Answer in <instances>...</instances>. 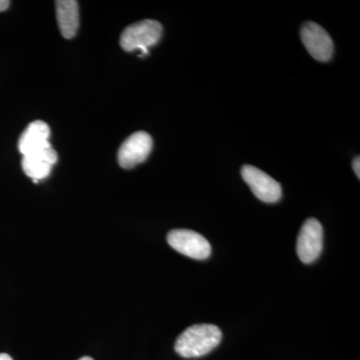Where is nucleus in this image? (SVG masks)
I'll use <instances>...</instances> for the list:
<instances>
[{"label": "nucleus", "instance_id": "obj_1", "mask_svg": "<svg viewBox=\"0 0 360 360\" xmlns=\"http://www.w3.org/2000/svg\"><path fill=\"white\" fill-rule=\"evenodd\" d=\"M221 338V330L217 326L194 324L179 336L174 349L184 359H198L219 347Z\"/></svg>", "mask_w": 360, "mask_h": 360}, {"label": "nucleus", "instance_id": "obj_2", "mask_svg": "<svg viewBox=\"0 0 360 360\" xmlns=\"http://www.w3.org/2000/svg\"><path fill=\"white\" fill-rule=\"evenodd\" d=\"M162 26L158 21L146 20L125 28L120 37V45L125 51L139 49L142 56L148 54V49L160 41Z\"/></svg>", "mask_w": 360, "mask_h": 360}, {"label": "nucleus", "instance_id": "obj_3", "mask_svg": "<svg viewBox=\"0 0 360 360\" xmlns=\"http://www.w3.org/2000/svg\"><path fill=\"white\" fill-rule=\"evenodd\" d=\"M167 243L174 250L193 259H206L212 255V246L207 239L189 229L170 231L167 234Z\"/></svg>", "mask_w": 360, "mask_h": 360}, {"label": "nucleus", "instance_id": "obj_4", "mask_svg": "<svg viewBox=\"0 0 360 360\" xmlns=\"http://www.w3.org/2000/svg\"><path fill=\"white\" fill-rule=\"evenodd\" d=\"M241 175L253 194L264 202L274 203L283 196L281 184L269 174L252 165H243Z\"/></svg>", "mask_w": 360, "mask_h": 360}, {"label": "nucleus", "instance_id": "obj_5", "mask_svg": "<svg viewBox=\"0 0 360 360\" xmlns=\"http://www.w3.org/2000/svg\"><path fill=\"white\" fill-rule=\"evenodd\" d=\"M323 248V229L321 222L315 219H307L303 224L297 238L296 251L303 264H312L321 255Z\"/></svg>", "mask_w": 360, "mask_h": 360}, {"label": "nucleus", "instance_id": "obj_6", "mask_svg": "<svg viewBox=\"0 0 360 360\" xmlns=\"http://www.w3.org/2000/svg\"><path fill=\"white\" fill-rule=\"evenodd\" d=\"M153 146V141L150 135L144 131L135 132L120 146L117 155L118 163L125 169L136 167L148 160Z\"/></svg>", "mask_w": 360, "mask_h": 360}, {"label": "nucleus", "instance_id": "obj_7", "mask_svg": "<svg viewBox=\"0 0 360 360\" xmlns=\"http://www.w3.org/2000/svg\"><path fill=\"white\" fill-rule=\"evenodd\" d=\"M302 39L312 58L319 61H328L333 58V42L321 25L307 22L302 26Z\"/></svg>", "mask_w": 360, "mask_h": 360}, {"label": "nucleus", "instance_id": "obj_8", "mask_svg": "<svg viewBox=\"0 0 360 360\" xmlns=\"http://www.w3.org/2000/svg\"><path fill=\"white\" fill-rule=\"evenodd\" d=\"M58 158V153L51 146L32 155H25L22 158L23 172L34 182L46 179Z\"/></svg>", "mask_w": 360, "mask_h": 360}, {"label": "nucleus", "instance_id": "obj_9", "mask_svg": "<svg viewBox=\"0 0 360 360\" xmlns=\"http://www.w3.org/2000/svg\"><path fill=\"white\" fill-rule=\"evenodd\" d=\"M49 136H51V129L46 123L40 120L30 123L27 129L21 134L18 141V148L21 155L23 156L32 155L41 149L49 148L51 146L49 143Z\"/></svg>", "mask_w": 360, "mask_h": 360}, {"label": "nucleus", "instance_id": "obj_10", "mask_svg": "<svg viewBox=\"0 0 360 360\" xmlns=\"http://www.w3.org/2000/svg\"><path fill=\"white\" fill-rule=\"evenodd\" d=\"M56 7L61 34L65 39H72L79 26L78 2L75 0H59L56 2Z\"/></svg>", "mask_w": 360, "mask_h": 360}, {"label": "nucleus", "instance_id": "obj_11", "mask_svg": "<svg viewBox=\"0 0 360 360\" xmlns=\"http://www.w3.org/2000/svg\"><path fill=\"white\" fill-rule=\"evenodd\" d=\"M352 167H354V170L355 174L357 175V177H360V158L359 156L354 158V163H352Z\"/></svg>", "mask_w": 360, "mask_h": 360}, {"label": "nucleus", "instance_id": "obj_12", "mask_svg": "<svg viewBox=\"0 0 360 360\" xmlns=\"http://www.w3.org/2000/svg\"><path fill=\"white\" fill-rule=\"evenodd\" d=\"M9 4H11V2L7 1V0H0V13L6 11L9 7Z\"/></svg>", "mask_w": 360, "mask_h": 360}, {"label": "nucleus", "instance_id": "obj_13", "mask_svg": "<svg viewBox=\"0 0 360 360\" xmlns=\"http://www.w3.org/2000/svg\"><path fill=\"white\" fill-rule=\"evenodd\" d=\"M0 360H13L11 355L6 354H0Z\"/></svg>", "mask_w": 360, "mask_h": 360}, {"label": "nucleus", "instance_id": "obj_14", "mask_svg": "<svg viewBox=\"0 0 360 360\" xmlns=\"http://www.w3.org/2000/svg\"><path fill=\"white\" fill-rule=\"evenodd\" d=\"M78 360H94V359H92L91 357H89V356H84V357H82V359H78Z\"/></svg>", "mask_w": 360, "mask_h": 360}]
</instances>
